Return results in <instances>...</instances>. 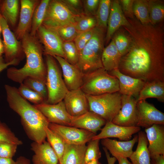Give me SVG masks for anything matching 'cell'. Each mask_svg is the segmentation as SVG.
Here are the masks:
<instances>
[{"label": "cell", "mask_w": 164, "mask_h": 164, "mask_svg": "<svg viewBox=\"0 0 164 164\" xmlns=\"http://www.w3.org/2000/svg\"><path fill=\"white\" fill-rule=\"evenodd\" d=\"M99 141V139H92L88 142L85 155L86 164L92 161L98 160L101 157Z\"/></svg>", "instance_id": "41"}, {"label": "cell", "mask_w": 164, "mask_h": 164, "mask_svg": "<svg viewBox=\"0 0 164 164\" xmlns=\"http://www.w3.org/2000/svg\"><path fill=\"white\" fill-rule=\"evenodd\" d=\"M36 36L43 45L44 55L59 56L65 59L62 48L63 41L55 31L42 25Z\"/></svg>", "instance_id": "11"}, {"label": "cell", "mask_w": 164, "mask_h": 164, "mask_svg": "<svg viewBox=\"0 0 164 164\" xmlns=\"http://www.w3.org/2000/svg\"><path fill=\"white\" fill-rule=\"evenodd\" d=\"M19 94L23 98L34 104H37L44 102L42 96L37 93L31 89L23 83L20 84L18 88Z\"/></svg>", "instance_id": "40"}, {"label": "cell", "mask_w": 164, "mask_h": 164, "mask_svg": "<svg viewBox=\"0 0 164 164\" xmlns=\"http://www.w3.org/2000/svg\"><path fill=\"white\" fill-rule=\"evenodd\" d=\"M138 143L136 150L129 158L132 164H150L151 158L148 149V141L145 133L138 132Z\"/></svg>", "instance_id": "26"}, {"label": "cell", "mask_w": 164, "mask_h": 164, "mask_svg": "<svg viewBox=\"0 0 164 164\" xmlns=\"http://www.w3.org/2000/svg\"><path fill=\"white\" fill-rule=\"evenodd\" d=\"M71 12L76 16L84 14L83 1L80 0H61Z\"/></svg>", "instance_id": "45"}, {"label": "cell", "mask_w": 164, "mask_h": 164, "mask_svg": "<svg viewBox=\"0 0 164 164\" xmlns=\"http://www.w3.org/2000/svg\"><path fill=\"white\" fill-rule=\"evenodd\" d=\"M16 161L17 164H31L30 160L23 156H20L18 157Z\"/></svg>", "instance_id": "52"}, {"label": "cell", "mask_w": 164, "mask_h": 164, "mask_svg": "<svg viewBox=\"0 0 164 164\" xmlns=\"http://www.w3.org/2000/svg\"><path fill=\"white\" fill-rule=\"evenodd\" d=\"M0 164H17V162L14 160L12 158L0 157Z\"/></svg>", "instance_id": "51"}, {"label": "cell", "mask_w": 164, "mask_h": 164, "mask_svg": "<svg viewBox=\"0 0 164 164\" xmlns=\"http://www.w3.org/2000/svg\"><path fill=\"white\" fill-rule=\"evenodd\" d=\"M63 101L67 112L73 117L80 115L89 111L86 94L80 88L68 91Z\"/></svg>", "instance_id": "16"}, {"label": "cell", "mask_w": 164, "mask_h": 164, "mask_svg": "<svg viewBox=\"0 0 164 164\" xmlns=\"http://www.w3.org/2000/svg\"><path fill=\"white\" fill-rule=\"evenodd\" d=\"M137 101V99L132 96L121 95V109L111 122L121 126H136Z\"/></svg>", "instance_id": "14"}, {"label": "cell", "mask_w": 164, "mask_h": 164, "mask_svg": "<svg viewBox=\"0 0 164 164\" xmlns=\"http://www.w3.org/2000/svg\"><path fill=\"white\" fill-rule=\"evenodd\" d=\"M80 89L90 95L113 93L119 91V81L102 68L84 74Z\"/></svg>", "instance_id": "5"}, {"label": "cell", "mask_w": 164, "mask_h": 164, "mask_svg": "<svg viewBox=\"0 0 164 164\" xmlns=\"http://www.w3.org/2000/svg\"><path fill=\"white\" fill-rule=\"evenodd\" d=\"M74 15L61 0H50L42 25L52 29L74 23Z\"/></svg>", "instance_id": "8"}, {"label": "cell", "mask_w": 164, "mask_h": 164, "mask_svg": "<svg viewBox=\"0 0 164 164\" xmlns=\"http://www.w3.org/2000/svg\"><path fill=\"white\" fill-rule=\"evenodd\" d=\"M121 57L112 38L102 53L101 62L103 68L108 72L118 69Z\"/></svg>", "instance_id": "28"}, {"label": "cell", "mask_w": 164, "mask_h": 164, "mask_svg": "<svg viewBox=\"0 0 164 164\" xmlns=\"http://www.w3.org/2000/svg\"><path fill=\"white\" fill-rule=\"evenodd\" d=\"M94 28L88 31L78 34L77 36L73 42L79 52L84 48L91 38Z\"/></svg>", "instance_id": "44"}, {"label": "cell", "mask_w": 164, "mask_h": 164, "mask_svg": "<svg viewBox=\"0 0 164 164\" xmlns=\"http://www.w3.org/2000/svg\"><path fill=\"white\" fill-rule=\"evenodd\" d=\"M0 141H4L16 144H22V142L17 137L8 126L0 120Z\"/></svg>", "instance_id": "42"}, {"label": "cell", "mask_w": 164, "mask_h": 164, "mask_svg": "<svg viewBox=\"0 0 164 164\" xmlns=\"http://www.w3.org/2000/svg\"><path fill=\"white\" fill-rule=\"evenodd\" d=\"M45 130L48 142L56 154L60 162L64 152L66 143L60 136L48 127H46Z\"/></svg>", "instance_id": "30"}, {"label": "cell", "mask_w": 164, "mask_h": 164, "mask_svg": "<svg viewBox=\"0 0 164 164\" xmlns=\"http://www.w3.org/2000/svg\"><path fill=\"white\" fill-rule=\"evenodd\" d=\"M105 32L96 27L93 36L84 48L79 52L76 66L85 74L102 68L101 56L104 48Z\"/></svg>", "instance_id": "4"}, {"label": "cell", "mask_w": 164, "mask_h": 164, "mask_svg": "<svg viewBox=\"0 0 164 164\" xmlns=\"http://www.w3.org/2000/svg\"><path fill=\"white\" fill-rule=\"evenodd\" d=\"M150 164H164V155H161L151 159Z\"/></svg>", "instance_id": "49"}, {"label": "cell", "mask_w": 164, "mask_h": 164, "mask_svg": "<svg viewBox=\"0 0 164 164\" xmlns=\"http://www.w3.org/2000/svg\"><path fill=\"white\" fill-rule=\"evenodd\" d=\"M26 86L38 93L43 98L44 102L48 97V92L46 83L31 77L26 78L22 83Z\"/></svg>", "instance_id": "37"}, {"label": "cell", "mask_w": 164, "mask_h": 164, "mask_svg": "<svg viewBox=\"0 0 164 164\" xmlns=\"http://www.w3.org/2000/svg\"><path fill=\"white\" fill-rule=\"evenodd\" d=\"M50 0H41L35 9L32 18L30 34L35 36L39 27L42 25Z\"/></svg>", "instance_id": "32"}, {"label": "cell", "mask_w": 164, "mask_h": 164, "mask_svg": "<svg viewBox=\"0 0 164 164\" xmlns=\"http://www.w3.org/2000/svg\"><path fill=\"white\" fill-rule=\"evenodd\" d=\"M18 146L7 141H0V157L12 158L16 153Z\"/></svg>", "instance_id": "43"}, {"label": "cell", "mask_w": 164, "mask_h": 164, "mask_svg": "<svg viewBox=\"0 0 164 164\" xmlns=\"http://www.w3.org/2000/svg\"><path fill=\"white\" fill-rule=\"evenodd\" d=\"M20 41L26 58V63L20 68H8L6 73L7 77L19 84L28 77L46 83L47 69L43 57V46L36 36H32L29 33L25 35Z\"/></svg>", "instance_id": "3"}, {"label": "cell", "mask_w": 164, "mask_h": 164, "mask_svg": "<svg viewBox=\"0 0 164 164\" xmlns=\"http://www.w3.org/2000/svg\"><path fill=\"white\" fill-rule=\"evenodd\" d=\"M85 144L75 145L66 144L64 152L60 164H86Z\"/></svg>", "instance_id": "27"}, {"label": "cell", "mask_w": 164, "mask_h": 164, "mask_svg": "<svg viewBox=\"0 0 164 164\" xmlns=\"http://www.w3.org/2000/svg\"><path fill=\"white\" fill-rule=\"evenodd\" d=\"M150 23L156 25L164 18V3L163 1L148 0Z\"/></svg>", "instance_id": "35"}, {"label": "cell", "mask_w": 164, "mask_h": 164, "mask_svg": "<svg viewBox=\"0 0 164 164\" xmlns=\"http://www.w3.org/2000/svg\"><path fill=\"white\" fill-rule=\"evenodd\" d=\"M145 132L151 159L159 155H164V125H153L145 128Z\"/></svg>", "instance_id": "21"}, {"label": "cell", "mask_w": 164, "mask_h": 164, "mask_svg": "<svg viewBox=\"0 0 164 164\" xmlns=\"http://www.w3.org/2000/svg\"><path fill=\"white\" fill-rule=\"evenodd\" d=\"M40 0H21L19 20L14 34L20 41L23 36L30 33L34 11Z\"/></svg>", "instance_id": "15"}, {"label": "cell", "mask_w": 164, "mask_h": 164, "mask_svg": "<svg viewBox=\"0 0 164 164\" xmlns=\"http://www.w3.org/2000/svg\"><path fill=\"white\" fill-rule=\"evenodd\" d=\"M115 77L119 81V92L121 95L132 96L137 99L145 82L139 78H134L121 73L118 69L108 72Z\"/></svg>", "instance_id": "20"}, {"label": "cell", "mask_w": 164, "mask_h": 164, "mask_svg": "<svg viewBox=\"0 0 164 164\" xmlns=\"http://www.w3.org/2000/svg\"><path fill=\"white\" fill-rule=\"evenodd\" d=\"M51 29L55 31L63 42L73 41L78 34L73 23L65 25Z\"/></svg>", "instance_id": "39"}, {"label": "cell", "mask_w": 164, "mask_h": 164, "mask_svg": "<svg viewBox=\"0 0 164 164\" xmlns=\"http://www.w3.org/2000/svg\"><path fill=\"white\" fill-rule=\"evenodd\" d=\"M20 6V0H0V12L10 28L15 29L19 18Z\"/></svg>", "instance_id": "25"}, {"label": "cell", "mask_w": 164, "mask_h": 164, "mask_svg": "<svg viewBox=\"0 0 164 164\" xmlns=\"http://www.w3.org/2000/svg\"><path fill=\"white\" fill-rule=\"evenodd\" d=\"M133 8L135 18L142 24L150 23L148 0H134Z\"/></svg>", "instance_id": "34"}, {"label": "cell", "mask_w": 164, "mask_h": 164, "mask_svg": "<svg viewBox=\"0 0 164 164\" xmlns=\"http://www.w3.org/2000/svg\"><path fill=\"white\" fill-rule=\"evenodd\" d=\"M112 38L116 48L122 56L127 52L131 45V40L129 33L121 27L115 32Z\"/></svg>", "instance_id": "33"}, {"label": "cell", "mask_w": 164, "mask_h": 164, "mask_svg": "<svg viewBox=\"0 0 164 164\" xmlns=\"http://www.w3.org/2000/svg\"><path fill=\"white\" fill-rule=\"evenodd\" d=\"M3 18V17L1 15L0 12V35L1 33L2 32V28H1V21L2 20V18Z\"/></svg>", "instance_id": "56"}, {"label": "cell", "mask_w": 164, "mask_h": 164, "mask_svg": "<svg viewBox=\"0 0 164 164\" xmlns=\"http://www.w3.org/2000/svg\"><path fill=\"white\" fill-rule=\"evenodd\" d=\"M115 157L118 161V164H132L127 158L120 156H116Z\"/></svg>", "instance_id": "53"}, {"label": "cell", "mask_w": 164, "mask_h": 164, "mask_svg": "<svg viewBox=\"0 0 164 164\" xmlns=\"http://www.w3.org/2000/svg\"><path fill=\"white\" fill-rule=\"evenodd\" d=\"M1 26L5 61L10 63L17 61L20 62L25 57L21 41L17 39L3 17L1 21Z\"/></svg>", "instance_id": "9"}, {"label": "cell", "mask_w": 164, "mask_h": 164, "mask_svg": "<svg viewBox=\"0 0 164 164\" xmlns=\"http://www.w3.org/2000/svg\"><path fill=\"white\" fill-rule=\"evenodd\" d=\"M4 49L3 43V41L0 38V57L2 56L3 54H4Z\"/></svg>", "instance_id": "54"}, {"label": "cell", "mask_w": 164, "mask_h": 164, "mask_svg": "<svg viewBox=\"0 0 164 164\" xmlns=\"http://www.w3.org/2000/svg\"><path fill=\"white\" fill-rule=\"evenodd\" d=\"M121 96L118 91L97 95L86 94L89 111L106 121H112L121 109Z\"/></svg>", "instance_id": "7"}, {"label": "cell", "mask_w": 164, "mask_h": 164, "mask_svg": "<svg viewBox=\"0 0 164 164\" xmlns=\"http://www.w3.org/2000/svg\"><path fill=\"white\" fill-rule=\"evenodd\" d=\"M106 121L90 111L80 115L73 117L71 126L85 130L96 135Z\"/></svg>", "instance_id": "22"}, {"label": "cell", "mask_w": 164, "mask_h": 164, "mask_svg": "<svg viewBox=\"0 0 164 164\" xmlns=\"http://www.w3.org/2000/svg\"><path fill=\"white\" fill-rule=\"evenodd\" d=\"M136 126L149 128L154 124L164 125V114L145 100L138 101L136 104Z\"/></svg>", "instance_id": "12"}, {"label": "cell", "mask_w": 164, "mask_h": 164, "mask_svg": "<svg viewBox=\"0 0 164 164\" xmlns=\"http://www.w3.org/2000/svg\"><path fill=\"white\" fill-rule=\"evenodd\" d=\"M141 130L140 127L135 126H123L107 121L104 127L101 129V132L95 135L92 139H103L110 138H116L123 141L129 140L132 135Z\"/></svg>", "instance_id": "18"}, {"label": "cell", "mask_w": 164, "mask_h": 164, "mask_svg": "<svg viewBox=\"0 0 164 164\" xmlns=\"http://www.w3.org/2000/svg\"><path fill=\"white\" fill-rule=\"evenodd\" d=\"M63 50L65 59L69 63L76 65L79 59V52L73 41L63 42Z\"/></svg>", "instance_id": "38"}, {"label": "cell", "mask_w": 164, "mask_h": 164, "mask_svg": "<svg viewBox=\"0 0 164 164\" xmlns=\"http://www.w3.org/2000/svg\"><path fill=\"white\" fill-rule=\"evenodd\" d=\"M130 25L123 26L131 42L118 67L123 74L145 82L164 81V32L160 25L142 24L135 18H127Z\"/></svg>", "instance_id": "1"}, {"label": "cell", "mask_w": 164, "mask_h": 164, "mask_svg": "<svg viewBox=\"0 0 164 164\" xmlns=\"http://www.w3.org/2000/svg\"><path fill=\"white\" fill-rule=\"evenodd\" d=\"M48 127L58 134L68 144H85L96 135L83 129L52 123H50Z\"/></svg>", "instance_id": "10"}, {"label": "cell", "mask_w": 164, "mask_h": 164, "mask_svg": "<svg viewBox=\"0 0 164 164\" xmlns=\"http://www.w3.org/2000/svg\"><path fill=\"white\" fill-rule=\"evenodd\" d=\"M138 141V135H136L132 140L127 141L105 138L102 139L101 144L114 157L118 155L129 158L133 152V148Z\"/></svg>", "instance_id": "24"}, {"label": "cell", "mask_w": 164, "mask_h": 164, "mask_svg": "<svg viewBox=\"0 0 164 164\" xmlns=\"http://www.w3.org/2000/svg\"><path fill=\"white\" fill-rule=\"evenodd\" d=\"M111 1L110 0H100L98 7L95 15L96 27L106 32L107 23L110 12Z\"/></svg>", "instance_id": "31"}, {"label": "cell", "mask_w": 164, "mask_h": 164, "mask_svg": "<svg viewBox=\"0 0 164 164\" xmlns=\"http://www.w3.org/2000/svg\"><path fill=\"white\" fill-rule=\"evenodd\" d=\"M62 69L63 80L69 91L80 88L83 82L84 74L76 65L72 64L62 57L53 56Z\"/></svg>", "instance_id": "17"}, {"label": "cell", "mask_w": 164, "mask_h": 164, "mask_svg": "<svg viewBox=\"0 0 164 164\" xmlns=\"http://www.w3.org/2000/svg\"><path fill=\"white\" fill-rule=\"evenodd\" d=\"M123 13L127 18L134 19V15L133 5L134 0H119Z\"/></svg>", "instance_id": "47"}, {"label": "cell", "mask_w": 164, "mask_h": 164, "mask_svg": "<svg viewBox=\"0 0 164 164\" xmlns=\"http://www.w3.org/2000/svg\"><path fill=\"white\" fill-rule=\"evenodd\" d=\"M47 73L46 85L48 97L45 103L55 104L63 101L69 91L63 79L56 60L52 56L45 55Z\"/></svg>", "instance_id": "6"}, {"label": "cell", "mask_w": 164, "mask_h": 164, "mask_svg": "<svg viewBox=\"0 0 164 164\" xmlns=\"http://www.w3.org/2000/svg\"><path fill=\"white\" fill-rule=\"evenodd\" d=\"M50 123L71 126L73 117L67 112L63 101L55 104H34Z\"/></svg>", "instance_id": "13"}, {"label": "cell", "mask_w": 164, "mask_h": 164, "mask_svg": "<svg viewBox=\"0 0 164 164\" xmlns=\"http://www.w3.org/2000/svg\"><path fill=\"white\" fill-rule=\"evenodd\" d=\"M83 1L84 14L95 16L97 10L100 0H85Z\"/></svg>", "instance_id": "46"}, {"label": "cell", "mask_w": 164, "mask_h": 164, "mask_svg": "<svg viewBox=\"0 0 164 164\" xmlns=\"http://www.w3.org/2000/svg\"><path fill=\"white\" fill-rule=\"evenodd\" d=\"M6 100L9 107L20 117L21 124L29 138L41 143L45 141V128L50 123L43 114L19 94L18 88L5 84Z\"/></svg>", "instance_id": "2"}, {"label": "cell", "mask_w": 164, "mask_h": 164, "mask_svg": "<svg viewBox=\"0 0 164 164\" xmlns=\"http://www.w3.org/2000/svg\"><path fill=\"white\" fill-rule=\"evenodd\" d=\"M86 164H101L98 161V160H95L92 161L87 162Z\"/></svg>", "instance_id": "55"}, {"label": "cell", "mask_w": 164, "mask_h": 164, "mask_svg": "<svg viewBox=\"0 0 164 164\" xmlns=\"http://www.w3.org/2000/svg\"><path fill=\"white\" fill-rule=\"evenodd\" d=\"M73 24L79 34L94 28L96 26L97 22L95 16L84 14L77 16Z\"/></svg>", "instance_id": "36"}, {"label": "cell", "mask_w": 164, "mask_h": 164, "mask_svg": "<svg viewBox=\"0 0 164 164\" xmlns=\"http://www.w3.org/2000/svg\"><path fill=\"white\" fill-rule=\"evenodd\" d=\"M149 98H154L159 102H164V81L153 80L145 82L137 100H145Z\"/></svg>", "instance_id": "29"}, {"label": "cell", "mask_w": 164, "mask_h": 164, "mask_svg": "<svg viewBox=\"0 0 164 164\" xmlns=\"http://www.w3.org/2000/svg\"><path fill=\"white\" fill-rule=\"evenodd\" d=\"M129 25V22L123 13L119 0L112 1L104 43L106 45L108 44L115 32L120 28Z\"/></svg>", "instance_id": "19"}, {"label": "cell", "mask_w": 164, "mask_h": 164, "mask_svg": "<svg viewBox=\"0 0 164 164\" xmlns=\"http://www.w3.org/2000/svg\"><path fill=\"white\" fill-rule=\"evenodd\" d=\"M31 149L34 152L32 158L33 164H57L58 157L48 142L39 143L33 142Z\"/></svg>", "instance_id": "23"}, {"label": "cell", "mask_w": 164, "mask_h": 164, "mask_svg": "<svg viewBox=\"0 0 164 164\" xmlns=\"http://www.w3.org/2000/svg\"><path fill=\"white\" fill-rule=\"evenodd\" d=\"M19 63L20 62L17 61H14L10 63H7L5 61L2 56L0 57V73L9 66H17L19 65Z\"/></svg>", "instance_id": "48"}, {"label": "cell", "mask_w": 164, "mask_h": 164, "mask_svg": "<svg viewBox=\"0 0 164 164\" xmlns=\"http://www.w3.org/2000/svg\"><path fill=\"white\" fill-rule=\"evenodd\" d=\"M103 149L105 153L108 164H114L117 160L114 157H111L109 152L106 148L103 147Z\"/></svg>", "instance_id": "50"}]
</instances>
